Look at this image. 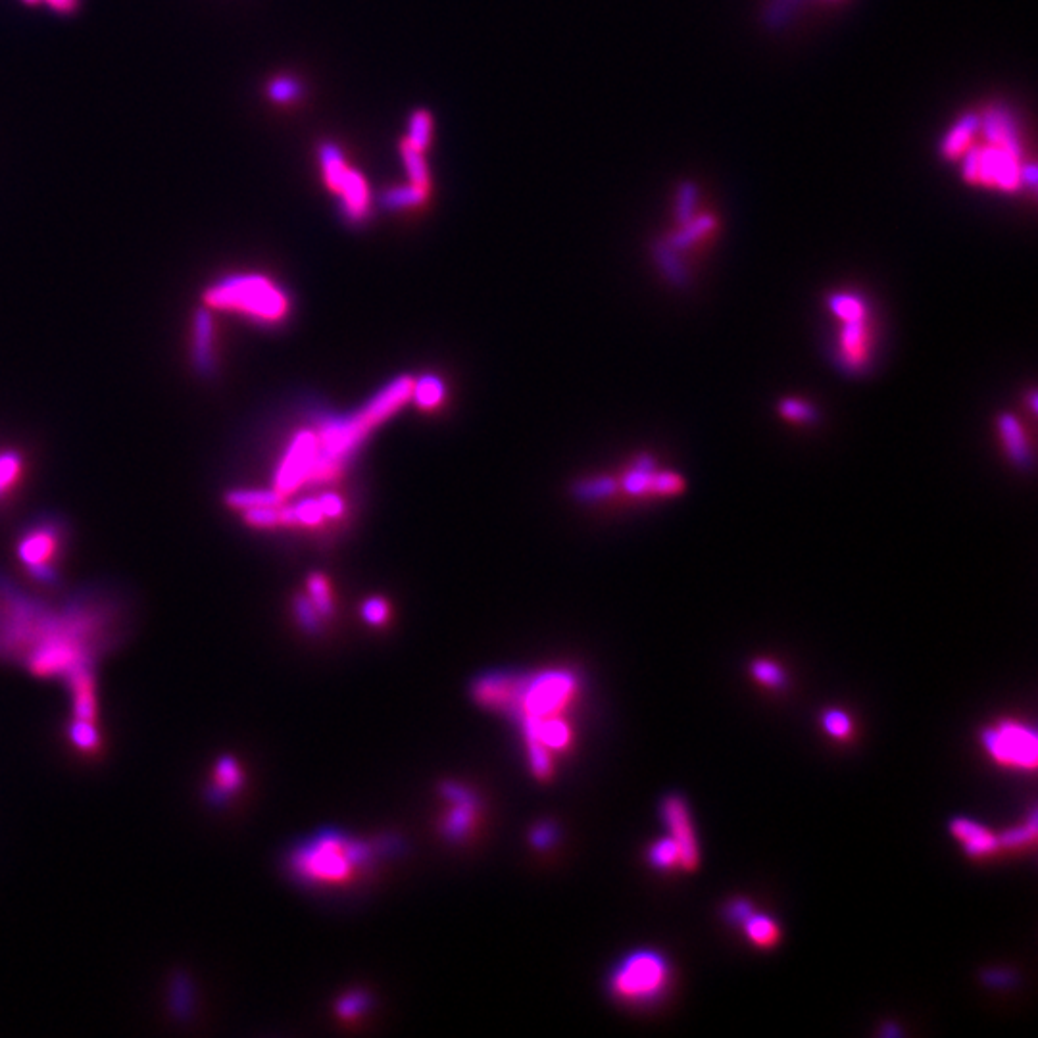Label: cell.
Segmentation results:
<instances>
[{"instance_id":"6da1fadb","label":"cell","mask_w":1038,"mask_h":1038,"mask_svg":"<svg viewBox=\"0 0 1038 1038\" xmlns=\"http://www.w3.org/2000/svg\"><path fill=\"white\" fill-rule=\"evenodd\" d=\"M412 387L414 381L408 375H402L381 389L379 395L373 396L356 414L325 423L318 435V454L310 481L323 483L335 479L343 470L346 458L358 450L371 431L408 402Z\"/></svg>"},{"instance_id":"7a4b0ae2","label":"cell","mask_w":1038,"mask_h":1038,"mask_svg":"<svg viewBox=\"0 0 1038 1038\" xmlns=\"http://www.w3.org/2000/svg\"><path fill=\"white\" fill-rule=\"evenodd\" d=\"M375 848L368 842L327 831L298 844L289 856V869L308 885H345L370 869Z\"/></svg>"},{"instance_id":"3957f363","label":"cell","mask_w":1038,"mask_h":1038,"mask_svg":"<svg viewBox=\"0 0 1038 1038\" xmlns=\"http://www.w3.org/2000/svg\"><path fill=\"white\" fill-rule=\"evenodd\" d=\"M210 312L239 314L260 325L281 323L289 314V298L270 277L260 273H237L223 277L202 293Z\"/></svg>"},{"instance_id":"277c9868","label":"cell","mask_w":1038,"mask_h":1038,"mask_svg":"<svg viewBox=\"0 0 1038 1038\" xmlns=\"http://www.w3.org/2000/svg\"><path fill=\"white\" fill-rule=\"evenodd\" d=\"M577 692L579 681L571 671L550 669L539 675L516 673L514 692L504 714L519 721L564 716L575 702Z\"/></svg>"},{"instance_id":"5b68a950","label":"cell","mask_w":1038,"mask_h":1038,"mask_svg":"<svg viewBox=\"0 0 1038 1038\" xmlns=\"http://www.w3.org/2000/svg\"><path fill=\"white\" fill-rule=\"evenodd\" d=\"M669 965L658 952L641 950L627 956L614 969L610 990L631 1004H644L668 989Z\"/></svg>"},{"instance_id":"8992f818","label":"cell","mask_w":1038,"mask_h":1038,"mask_svg":"<svg viewBox=\"0 0 1038 1038\" xmlns=\"http://www.w3.org/2000/svg\"><path fill=\"white\" fill-rule=\"evenodd\" d=\"M985 149H973L967 156L964 175L971 181L987 183L992 187L1014 191L1021 181L1019 145L1014 139H992Z\"/></svg>"},{"instance_id":"52a82bcc","label":"cell","mask_w":1038,"mask_h":1038,"mask_svg":"<svg viewBox=\"0 0 1038 1038\" xmlns=\"http://www.w3.org/2000/svg\"><path fill=\"white\" fill-rule=\"evenodd\" d=\"M983 746L1000 766L1035 769L1038 762L1037 733L1017 721H1000L983 733Z\"/></svg>"},{"instance_id":"ba28073f","label":"cell","mask_w":1038,"mask_h":1038,"mask_svg":"<svg viewBox=\"0 0 1038 1038\" xmlns=\"http://www.w3.org/2000/svg\"><path fill=\"white\" fill-rule=\"evenodd\" d=\"M322 166L327 185L343 198L346 216L352 220L364 218L370 204V191L364 177L346 166L343 154L335 145L323 147Z\"/></svg>"},{"instance_id":"9c48e42d","label":"cell","mask_w":1038,"mask_h":1038,"mask_svg":"<svg viewBox=\"0 0 1038 1038\" xmlns=\"http://www.w3.org/2000/svg\"><path fill=\"white\" fill-rule=\"evenodd\" d=\"M318 454V435L312 431H300L287 448L275 479L273 489L281 496L293 495L306 481H310L312 468Z\"/></svg>"},{"instance_id":"30bf717a","label":"cell","mask_w":1038,"mask_h":1038,"mask_svg":"<svg viewBox=\"0 0 1038 1038\" xmlns=\"http://www.w3.org/2000/svg\"><path fill=\"white\" fill-rule=\"evenodd\" d=\"M62 539L54 525H41L27 531L18 544V556L25 568L37 579L52 581L56 577L54 564L58 562Z\"/></svg>"},{"instance_id":"8fae6325","label":"cell","mask_w":1038,"mask_h":1038,"mask_svg":"<svg viewBox=\"0 0 1038 1038\" xmlns=\"http://www.w3.org/2000/svg\"><path fill=\"white\" fill-rule=\"evenodd\" d=\"M662 814L668 825L669 837L679 846L681 867L694 871L700 864V848L687 802L679 796H669L662 806Z\"/></svg>"},{"instance_id":"7c38bea8","label":"cell","mask_w":1038,"mask_h":1038,"mask_svg":"<svg viewBox=\"0 0 1038 1038\" xmlns=\"http://www.w3.org/2000/svg\"><path fill=\"white\" fill-rule=\"evenodd\" d=\"M837 341V360L848 373H862L871 358V327L869 316L841 322Z\"/></svg>"},{"instance_id":"4fadbf2b","label":"cell","mask_w":1038,"mask_h":1038,"mask_svg":"<svg viewBox=\"0 0 1038 1038\" xmlns=\"http://www.w3.org/2000/svg\"><path fill=\"white\" fill-rule=\"evenodd\" d=\"M443 794L450 800V810L443 817V833L452 841H460L470 835L477 816L479 804L468 789H462L456 783H448L443 787Z\"/></svg>"},{"instance_id":"5bb4252c","label":"cell","mask_w":1038,"mask_h":1038,"mask_svg":"<svg viewBox=\"0 0 1038 1038\" xmlns=\"http://www.w3.org/2000/svg\"><path fill=\"white\" fill-rule=\"evenodd\" d=\"M950 833L954 835L956 841L964 846L965 854H969L973 858L990 856L1000 848L998 837L990 831L989 827H985L979 821L967 819V817L954 819L950 823Z\"/></svg>"},{"instance_id":"9a60e30c","label":"cell","mask_w":1038,"mask_h":1038,"mask_svg":"<svg viewBox=\"0 0 1038 1038\" xmlns=\"http://www.w3.org/2000/svg\"><path fill=\"white\" fill-rule=\"evenodd\" d=\"M193 362L204 375L216 368V325L208 308L200 310L193 323Z\"/></svg>"},{"instance_id":"2e32d148","label":"cell","mask_w":1038,"mask_h":1038,"mask_svg":"<svg viewBox=\"0 0 1038 1038\" xmlns=\"http://www.w3.org/2000/svg\"><path fill=\"white\" fill-rule=\"evenodd\" d=\"M998 431H1000V437L1004 441V446L1008 450V456L1012 458V462L1017 464L1019 468H1029L1031 466V460H1033V454H1031V448L1027 443V437H1025V431L1021 427V423L1015 420L1012 414H1000L998 416Z\"/></svg>"},{"instance_id":"e0dca14e","label":"cell","mask_w":1038,"mask_h":1038,"mask_svg":"<svg viewBox=\"0 0 1038 1038\" xmlns=\"http://www.w3.org/2000/svg\"><path fill=\"white\" fill-rule=\"evenodd\" d=\"M285 496L279 495L275 489L262 491V489H237L229 491L225 495V504L233 510H248V508H260V506H283Z\"/></svg>"},{"instance_id":"ac0fdd59","label":"cell","mask_w":1038,"mask_h":1038,"mask_svg":"<svg viewBox=\"0 0 1038 1038\" xmlns=\"http://www.w3.org/2000/svg\"><path fill=\"white\" fill-rule=\"evenodd\" d=\"M654 475H656V464L652 458L648 456H641L635 464V468L625 473L623 481H621V487L627 495L643 496L648 493H654L652 487H654Z\"/></svg>"},{"instance_id":"d6986e66","label":"cell","mask_w":1038,"mask_h":1038,"mask_svg":"<svg viewBox=\"0 0 1038 1038\" xmlns=\"http://www.w3.org/2000/svg\"><path fill=\"white\" fill-rule=\"evenodd\" d=\"M323 518L325 516H323L318 498L302 500L295 506H281V510H279V521H281V525H287V527H295V525L314 527V525H320Z\"/></svg>"},{"instance_id":"ffe728a7","label":"cell","mask_w":1038,"mask_h":1038,"mask_svg":"<svg viewBox=\"0 0 1038 1038\" xmlns=\"http://www.w3.org/2000/svg\"><path fill=\"white\" fill-rule=\"evenodd\" d=\"M742 925H744V931H746L748 940L754 942L760 948L775 946L779 942V937H781L777 921L771 919L766 914H754L752 912L742 921Z\"/></svg>"},{"instance_id":"44dd1931","label":"cell","mask_w":1038,"mask_h":1038,"mask_svg":"<svg viewBox=\"0 0 1038 1038\" xmlns=\"http://www.w3.org/2000/svg\"><path fill=\"white\" fill-rule=\"evenodd\" d=\"M214 779H216V785L212 789V800L214 802H225L227 796L235 794L237 789L241 787V783H243L241 767L235 760L223 758V760H220V764L216 766Z\"/></svg>"},{"instance_id":"7402d4cb","label":"cell","mask_w":1038,"mask_h":1038,"mask_svg":"<svg viewBox=\"0 0 1038 1038\" xmlns=\"http://www.w3.org/2000/svg\"><path fill=\"white\" fill-rule=\"evenodd\" d=\"M24 456L16 450L0 452V500L10 495L24 477Z\"/></svg>"},{"instance_id":"603a6c76","label":"cell","mask_w":1038,"mask_h":1038,"mask_svg":"<svg viewBox=\"0 0 1038 1038\" xmlns=\"http://www.w3.org/2000/svg\"><path fill=\"white\" fill-rule=\"evenodd\" d=\"M412 396L416 398L418 406L423 410L437 408L445 398V385L435 375H425L412 387Z\"/></svg>"},{"instance_id":"cb8c5ba5","label":"cell","mask_w":1038,"mask_h":1038,"mask_svg":"<svg viewBox=\"0 0 1038 1038\" xmlns=\"http://www.w3.org/2000/svg\"><path fill=\"white\" fill-rule=\"evenodd\" d=\"M977 125H979L977 124V118H973V116H967L960 124L956 125L948 133V137L944 141V154L948 158L962 156L965 150L969 149V143H971L973 133L977 131Z\"/></svg>"},{"instance_id":"d4e9b609","label":"cell","mask_w":1038,"mask_h":1038,"mask_svg":"<svg viewBox=\"0 0 1038 1038\" xmlns=\"http://www.w3.org/2000/svg\"><path fill=\"white\" fill-rule=\"evenodd\" d=\"M829 308L833 310V314L841 322L858 320V318L869 316L867 304H865L862 298L856 297V295H844V293L833 295V297L829 298Z\"/></svg>"},{"instance_id":"484cf974","label":"cell","mask_w":1038,"mask_h":1038,"mask_svg":"<svg viewBox=\"0 0 1038 1038\" xmlns=\"http://www.w3.org/2000/svg\"><path fill=\"white\" fill-rule=\"evenodd\" d=\"M648 858H650V864L654 865L656 869L681 867V852L671 837H664V839L654 842L648 852Z\"/></svg>"},{"instance_id":"4316f807","label":"cell","mask_w":1038,"mask_h":1038,"mask_svg":"<svg viewBox=\"0 0 1038 1038\" xmlns=\"http://www.w3.org/2000/svg\"><path fill=\"white\" fill-rule=\"evenodd\" d=\"M402 160L406 164V170H408V175L412 179V185H418V187L427 189L429 172H427V164H425V158H423V150L412 147L406 141L402 145Z\"/></svg>"},{"instance_id":"83f0119b","label":"cell","mask_w":1038,"mask_h":1038,"mask_svg":"<svg viewBox=\"0 0 1038 1038\" xmlns=\"http://www.w3.org/2000/svg\"><path fill=\"white\" fill-rule=\"evenodd\" d=\"M425 197H427L425 187L410 185V187H400V189H393V191L385 193L383 204L387 208H412V206L421 204Z\"/></svg>"},{"instance_id":"f1b7e54d","label":"cell","mask_w":1038,"mask_h":1038,"mask_svg":"<svg viewBox=\"0 0 1038 1038\" xmlns=\"http://www.w3.org/2000/svg\"><path fill=\"white\" fill-rule=\"evenodd\" d=\"M750 671H752L754 679H756L760 685L769 687V689H779V687H783L785 681H787L783 668H781L779 664L771 662V660H756V662H752Z\"/></svg>"},{"instance_id":"f546056e","label":"cell","mask_w":1038,"mask_h":1038,"mask_svg":"<svg viewBox=\"0 0 1038 1038\" xmlns=\"http://www.w3.org/2000/svg\"><path fill=\"white\" fill-rule=\"evenodd\" d=\"M821 725H823L825 733L837 741H846L854 731L852 719L842 710H827L821 716Z\"/></svg>"},{"instance_id":"4dcf8cb0","label":"cell","mask_w":1038,"mask_h":1038,"mask_svg":"<svg viewBox=\"0 0 1038 1038\" xmlns=\"http://www.w3.org/2000/svg\"><path fill=\"white\" fill-rule=\"evenodd\" d=\"M308 593H310L308 598L312 600V604L316 606V610L322 616H329L333 612L329 583H327V579L323 577L322 573H312L310 575V579H308Z\"/></svg>"},{"instance_id":"1f68e13d","label":"cell","mask_w":1038,"mask_h":1038,"mask_svg":"<svg viewBox=\"0 0 1038 1038\" xmlns=\"http://www.w3.org/2000/svg\"><path fill=\"white\" fill-rule=\"evenodd\" d=\"M779 414L785 420L794 421V423H814L817 420L816 408L798 398H783L779 402Z\"/></svg>"},{"instance_id":"d6a6232c","label":"cell","mask_w":1038,"mask_h":1038,"mask_svg":"<svg viewBox=\"0 0 1038 1038\" xmlns=\"http://www.w3.org/2000/svg\"><path fill=\"white\" fill-rule=\"evenodd\" d=\"M618 489V483L612 477H598L591 481H583L575 487V496L581 500H596L614 495Z\"/></svg>"},{"instance_id":"836d02e7","label":"cell","mask_w":1038,"mask_h":1038,"mask_svg":"<svg viewBox=\"0 0 1038 1038\" xmlns=\"http://www.w3.org/2000/svg\"><path fill=\"white\" fill-rule=\"evenodd\" d=\"M281 506H260L243 510V519L254 529H275L281 525L279 521Z\"/></svg>"},{"instance_id":"e575fe53","label":"cell","mask_w":1038,"mask_h":1038,"mask_svg":"<svg viewBox=\"0 0 1038 1038\" xmlns=\"http://www.w3.org/2000/svg\"><path fill=\"white\" fill-rule=\"evenodd\" d=\"M429 139H431V118L427 112L420 110L410 120L408 143L416 149L425 150L429 145Z\"/></svg>"},{"instance_id":"d590c367","label":"cell","mask_w":1038,"mask_h":1038,"mask_svg":"<svg viewBox=\"0 0 1038 1038\" xmlns=\"http://www.w3.org/2000/svg\"><path fill=\"white\" fill-rule=\"evenodd\" d=\"M1035 837H1037V819L1033 816L1029 819V823L1006 831L1002 837H998V842H1000V846H1006V848H1021V846L1035 841Z\"/></svg>"},{"instance_id":"8d00e7d4","label":"cell","mask_w":1038,"mask_h":1038,"mask_svg":"<svg viewBox=\"0 0 1038 1038\" xmlns=\"http://www.w3.org/2000/svg\"><path fill=\"white\" fill-rule=\"evenodd\" d=\"M685 489V481L681 475L671 471H656L654 475V495L671 496L681 493Z\"/></svg>"},{"instance_id":"74e56055","label":"cell","mask_w":1038,"mask_h":1038,"mask_svg":"<svg viewBox=\"0 0 1038 1038\" xmlns=\"http://www.w3.org/2000/svg\"><path fill=\"white\" fill-rule=\"evenodd\" d=\"M368 1008V996L364 992H348L337 1002V1014L343 1019H356Z\"/></svg>"},{"instance_id":"f35d334b","label":"cell","mask_w":1038,"mask_h":1038,"mask_svg":"<svg viewBox=\"0 0 1038 1038\" xmlns=\"http://www.w3.org/2000/svg\"><path fill=\"white\" fill-rule=\"evenodd\" d=\"M72 741L83 750H93L99 744V733L95 731L91 721L77 719L72 727Z\"/></svg>"},{"instance_id":"ab89813d","label":"cell","mask_w":1038,"mask_h":1038,"mask_svg":"<svg viewBox=\"0 0 1038 1038\" xmlns=\"http://www.w3.org/2000/svg\"><path fill=\"white\" fill-rule=\"evenodd\" d=\"M295 612H297L298 621L302 623L304 629L316 631L320 627L322 614L316 610V606L312 604V600L308 596H298L297 600H295Z\"/></svg>"},{"instance_id":"60d3db41","label":"cell","mask_w":1038,"mask_h":1038,"mask_svg":"<svg viewBox=\"0 0 1038 1038\" xmlns=\"http://www.w3.org/2000/svg\"><path fill=\"white\" fill-rule=\"evenodd\" d=\"M362 618L370 625H383L389 619V606L383 598H370L362 606Z\"/></svg>"},{"instance_id":"b9f144b4","label":"cell","mask_w":1038,"mask_h":1038,"mask_svg":"<svg viewBox=\"0 0 1038 1038\" xmlns=\"http://www.w3.org/2000/svg\"><path fill=\"white\" fill-rule=\"evenodd\" d=\"M270 95L273 100L277 102H287V100L295 99L298 95V85L291 79H277L273 81L272 87H270Z\"/></svg>"},{"instance_id":"7bdbcfd3","label":"cell","mask_w":1038,"mask_h":1038,"mask_svg":"<svg viewBox=\"0 0 1038 1038\" xmlns=\"http://www.w3.org/2000/svg\"><path fill=\"white\" fill-rule=\"evenodd\" d=\"M320 500V506H322L323 516L325 518H341L343 512H345V502L337 495H323L318 498Z\"/></svg>"},{"instance_id":"ee69618b","label":"cell","mask_w":1038,"mask_h":1038,"mask_svg":"<svg viewBox=\"0 0 1038 1038\" xmlns=\"http://www.w3.org/2000/svg\"><path fill=\"white\" fill-rule=\"evenodd\" d=\"M27 4H39V2H45L49 4L50 8L58 10V12H72L75 6H77V0H25Z\"/></svg>"},{"instance_id":"f6af8a7d","label":"cell","mask_w":1038,"mask_h":1038,"mask_svg":"<svg viewBox=\"0 0 1038 1038\" xmlns=\"http://www.w3.org/2000/svg\"><path fill=\"white\" fill-rule=\"evenodd\" d=\"M552 839H554V831H552L550 825H541V827H537L533 831V842L537 846H543L544 848V846H548L552 842Z\"/></svg>"},{"instance_id":"bcb514c9","label":"cell","mask_w":1038,"mask_h":1038,"mask_svg":"<svg viewBox=\"0 0 1038 1038\" xmlns=\"http://www.w3.org/2000/svg\"><path fill=\"white\" fill-rule=\"evenodd\" d=\"M752 914V908L748 902H735L729 910V915L733 917V921H744L748 915Z\"/></svg>"}]
</instances>
